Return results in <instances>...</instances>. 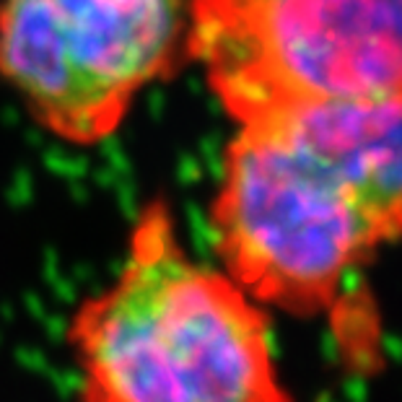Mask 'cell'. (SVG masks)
I'll return each mask as SVG.
<instances>
[{
	"label": "cell",
	"instance_id": "obj_1",
	"mask_svg": "<svg viewBox=\"0 0 402 402\" xmlns=\"http://www.w3.org/2000/svg\"><path fill=\"white\" fill-rule=\"evenodd\" d=\"M223 273L262 306L314 314L402 237V101L239 123L210 205Z\"/></svg>",
	"mask_w": 402,
	"mask_h": 402
},
{
	"label": "cell",
	"instance_id": "obj_2",
	"mask_svg": "<svg viewBox=\"0 0 402 402\" xmlns=\"http://www.w3.org/2000/svg\"><path fill=\"white\" fill-rule=\"evenodd\" d=\"M65 338L76 402H296L267 309L187 254L164 200L140 208L120 273L76 306Z\"/></svg>",
	"mask_w": 402,
	"mask_h": 402
},
{
	"label": "cell",
	"instance_id": "obj_3",
	"mask_svg": "<svg viewBox=\"0 0 402 402\" xmlns=\"http://www.w3.org/2000/svg\"><path fill=\"white\" fill-rule=\"evenodd\" d=\"M187 58L237 125L402 101V0H190Z\"/></svg>",
	"mask_w": 402,
	"mask_h": 402
},
{
	"label": "cell",
	"instance_id": "obj_4",
	"mask_svg": "<svg viewBox=\"0 0 402 402\" xmlns=\"http://www.w3.org/2000/svg\"><path fill=\"white\" fill-rule=\"evenodd\" d=\"M182 55L185 0H0V78L65 143L115 135Z\"/></svg>",
	"mask_w": 402,
	"mask_h": 402
}]
</instances>
